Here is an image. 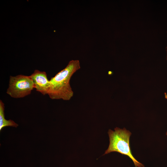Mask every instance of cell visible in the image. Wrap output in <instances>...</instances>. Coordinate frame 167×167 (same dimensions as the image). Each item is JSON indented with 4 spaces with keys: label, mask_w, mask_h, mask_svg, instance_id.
I'll return each mask as SVG.
<instances>
[{
    "label": "cell",
    "mask_w": 167,
    "mask_h": 167,
    "mask_svg": "<svg viewBox=\"0 0 167 167\" xmlns=\"http://www.w3.org/2000/svg\"><path fill=\"white\" fill-rule=\"evenodd\" d=\"M80 68L79 60H72L66 67L51 78L47 94L50 99L69 101L71 98L74 92L70 84V80L73 75Z\"/></svg>",
    "instance_id": "cell-1"
},
{
    "label": "cell",
    "mask_w": 167,
    "mask_h": 167,
    "mask_svg": "<svg viewBox=\"0 0 167 167\" xmlns=\"http://www.w3.org/2000/svg\"><path fill=\"white\" fill-rule=\"evenodd\" d=\"M109 144L104 155L116 152L126 155L131 159L136 167H144L143 164L138 161L132 154L130 146V138L131 133L125 128L118 127L114 131L109 129L108 132Z\"/></svg>",
    "instance_id": "cell-2"
},
{
    "label": "cell",
    "mask_w": 167,
    "mask_h": 167,
    "mask_svg": "<svg viewBox=\"0 0 167 167\" xmlns=\"http://www.w3.org/2000/svg\"><path fill=\"white\" fill-rule=\"evenodd\" d=\"M34 88L30 76L22 75L10 76L6 93L12 98H21L30 94Z\"/></svg>",
    "instance_id": "cell-3"
},
{
    "label": "cell",
    "mask_w": 167,
    "mask_h": 167,
    "mask_svg": "<svg viewBox=\"0 0 167 167\" xmlns=\"http://www.w3.org/2000/svg\"><path fill=\"white\" fill-rule=\"evenodd\" d=\"M33 81L34 88L43 95L47 94L50 85L46 73L36 70L30 75Z\"/></svg>",
    "instance_id": "cell-4"
},
{
    "label": "cell",
    "mask_w": 167,
    "mask_h": 167,
    "mask_svg": "<svg viewBox=\"0 0 167 167\" xmlns=\"http://www.w3.org/2000/svg\"><path fill=\"white\" fill-rule=\"evenodd\" d=\"M4 104L2 101L0 100V130L6 126H10L16 127L18 125L14 121L5 119L4 115Z\"/></svg>",
    "instance_id": "cell-5"
},
{
    "label": "cell",
    "mask_w": 167,
    "mask_h": 167,
    "mask_svg": "<svg viewBox=\"0 0 167 167\" xmlns=\"http://www.w3.org/2000/svg\"><path fill=\"white\" fill-rule=\"evenodd\" d=\"M166 59L167 60V46L166 48Z\"/></svg>",
    "instance_id": "cell-6"
},
{
    "label": "cell",
    "mask_w": 167,
    "mask_h": 167,
    "mask_svg": "<svg viewBox=\"0 0 167 167\" xmlns=\"http://www.w3.org/2000/svg\"><path fill=\"white\" fill-rule=\"evenodd\" d=\"M166 135L167 136V132H166Z\"/></svg>",
    "instance_id": "cell-7"
}]
</instances>
